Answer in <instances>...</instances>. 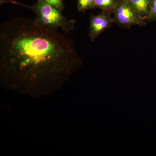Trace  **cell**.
Segmentation results:
<instances>
[{
    "label": "cell",
    "instance_id": "6da1fadb",
    "mask_svg": "<svg viewBox=\"0 0 156 156\" xmlns=\"http://www.w3.org/2000/svg\"><path fill=\"white\" fill-rule=\"evenodd\" d=\"M80 62L73 43L56 30L23 17L1 25V74L5 80L26 84L61 83Z\"/></svg>",
    "mask_w": 156,
    "mask_h": 156
},
{
    "label": "cell",
    "instance_id": "7a4b0ae2",
    "mask_svg": "<svg viewBox=\"0 0 156 156\" xmlns=\"http://www.w3.org/2000/svg\"><path fill=\"white\" fill-rule=\"evenodd\" d=\"M32 9L35 14L34 20L42 26L56 30L61 28L66 32L74 28L75 20L65 17L61 11L45 0H37Z\"/></svg>",
    "mask_w": 156,
    "mask_h": 156
},
{
    "label": "cell",
    "instance_id": "3957f363",
    "mask_svg": "<svg viewBox=\"0 0 156 156\" xmlns=\"http://www.w3.org/2000/svg\"><path fill=\"white\" fill-rule=\"evenodd\" d=\"M113 13L114 22L126 28L132 26L146 25L147 22L128 4L126 0H119Z\"/></svg>",
    "mask_w": 156,
    "mask_h": 156
},
{
    "label": "cell",
    "instance_id": "277c9868",
    "mask_svg": "<svg viewBox=\"0 0 156 156\" xmlns=\"http://www.w3.org/2000/svg\"><path fill=\"white\" fill-rule=\"evenodd\" d=\"M112 11H103L100 14L93 15L90 18L89 37L92 42L105 30L110 28L114 22Z\"/></svg>",
    "mask_w": 156,
    "mask_h": 156
},
{
    "label": "cell",
    "instance_id": "5b68a950",
    "mask_svg": "<svg viewBox=\"0 0 156 156\" xmlns=\"http://www.w3.org/2000/svg\"><path fill=\"white\" fill-rule=\"evenodd\" d=\"M130 6L144 19H146L151 0H126Z\"/></svg>",
    "mask_w": 156,
    "mask_h": 156
},
{
    "label": "cell",
    "instance_id": "8992f818",
    "mask_svg": "<svg viewBox=\"0 0 156 156\" xmlns=\"http://www.w3.org/2000/svg\"><path fill=\"white\" fill-rule=\"evenodd\" d=\"M119 0H95V5L96 8L103 11L113 12Z\"/></svg>",
    "mask_w": 156,
    "mask_h": 156
},
{
    "label": "cell",
    "instance_id": "52a82bcc",
    "mask_svg": "<svg viewBox=\"0 0 156 156\" xmlns=\"http://www.w3.org/2000/svg\"><path fill=\"white\" fill-rule=\"evenodd\" d=\"M77 8L81 12L95 9V0H77Z\"/></svg>",
    "mask_w": 156,
    "mask_h": 156
},
{
    "label": "cell",
    "instance_id": "ba28073f",
    "mask_svg": "<svg viewBox=\"0 0 156 156\" xmlns=\"http://www.w3.org/2000/svg\"><path fill=\"white\" fill-rule=\"evenodd\" d=\"M156 20V0H151L149 11L146 21L152 22Z\"/></svg>",
    "mask_w": 156,
    "mask_h": 156
},
{
    "label": "cell",
    "instance_id": "9c48e42d",
    "mask_svg": "<svg viewBox=\"0 0 156 156\" xmlns=\"http://www.w3.org/2000/svg\"><path fill=\"white\" fill-rule=\"evenodd\" d=\"M54 8L62 11L64 9L62 0H45Z\"/></svg>",
    "mask_w": 156,
    "mask_h": 156
}]
</instances>
